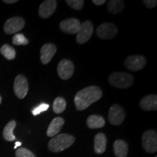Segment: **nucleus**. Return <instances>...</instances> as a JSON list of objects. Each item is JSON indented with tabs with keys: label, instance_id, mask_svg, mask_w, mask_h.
<instances>
[{
	"label": "nucleus",
	"instance_id": "obj_6",
	"mask_svg": "<svg viewBox=\"0 0 157 157\" xmlns=\"http://www.w3.org/2000/svg\"><path fill=\"white\" fill-rule=\"evenodd\" d=\"M118 29L114 24L111 23H102L97 28L96 34L101 39H111L116 36Z\"/></svg>",
	"mask_w": 157,
	"mask_h": 157
},
{
	"label": "nucleus",
	"instance_id": "obj_14",
	"mask_svg": "<svg viewBox=\"0 0 157 157\" xmlns=\"http://www.w3.org/2000/svg\"><path fill=\"white\" fill-rule=\"evenodd\" d=\"M57 51L56 46L52 43L43 45L40 50V58L43 64H48L53 58Z\"/></svg>",
	"mask_w": 157,
	"mask_h": 157
},
{
	"label": "nucleus",
	"instance_id": "obj_32",
	"mask_svg": "<svg viewBox=\"0 0 157 157\" xmlns=\"http://www.w3.org/2000/svg\"><path fill=\"white\" fill-rule=\"evenodd\" d=\"M2 103V97L1 96H0V104Z\"/></svg>",
	"mask_w": 157,
	"mask_h": 157
},
{
	"label": "nucleus",
	"instance_id": "obj_18",
	"mask_svg": "<svg viewBox=\"0 0 157 157\" xmlns=\"http://www.w3.org/2000/svg\"><path fill=\"white\" fill-rule=\"evenodd\" d=\"M128 149L127 143L122 140H117L113 143V152L117 157H126Z\"/></svg>",
	"mask_w": 157,
	"mask_h": 157
},
{
	"label": "nucleus",
	"instance_id": "obj_20",
	"mask_svg": "<svg viewBox=\"0 0 157 157\" xmlns=\"http://www.w3.org/2000/svg\"><path fill=\"white\" fill-rule=\"evenodd\" d=\"M124 8V2L121 0H111L108 2L107 9L113 15L119 14Z\"/></svg>",
	"mask_w": 157,
	"mask_h": 157
},
{
	"label": "nucleus",
	"instance_id": "obj_27",
	"mask_svg": "<svg viewBox=\"0 0 157 157\" xmlns=\"http://www.w3.org/2000/svg\"><path fill=\"white\" fill-rule=\"evenodd\" d=\"M49 107H50L49 104L42 103H41L40 105H39L38 106L35 107L34 109L31 111V112H32L33 115L34 116H37V115L40 114L42 112L46 111L47 110L49 109Z\"/></svg>",
	"mask_w": 157,
	"mask_h": 157
},
{
	"label": "nucleus",
	"instance_id": "obj_28",
	"mask_svg": "<svg viewBox=\"0 0 157 157\" xmlns=\"http://www.w3.org/2000/svg\"><path fill=\"white\" fill-rule=\"evenodd\" d=\"M143 2L146 6L147 8L148 9L154 8L157 5L156 0H143Z\"/></svg>",
	"mask_w": 157,
	"mask_h": 157
},
{
	"label": "nucleus",
	"instance_id": "obj_21",
	"mask_svg": "<svg viewBox=\"0 0 157 157\" xmlns=\"http://www.w3.org/2000/svg\"><path fill=\"white\" fill-rule=\"evenodd\" d=\"M16 126V122L14 120H12L7 124L3 130V137L6 140L13 141L15 140V135H13V130Z\"/></svg>",
	"mask_w": 157,
	"mask_h": 157
},
{
	"label": "nucleus",
	"instance_id": "obj_25",
	"mask_svg": "<svg viewBox=\"0 0 157 157\" xmlns=\"http://www.w3.org/2000/svg\"><path fill=\"white\" fill-rule=\"evenodd\" d=\"M66 2L72 9L76 10H80L83 8L84 4L83 0H67V1H66Z\"/></svg>",
	"mask_w": 157,
	"mask_h": 157
},
{
	"label": "nucleus",
	"instance_id": "obj_5",
	"mask_svg": "<svg viewBox=\"0 0 157 157\" xmlns=\"http://www.w3.org/2000/svg\"><path fill=\"white\" fill-rule=\"evenodd\" d=\"M94 32V25L90 21H86L81 24L80 29L76 34V42L82 44L87 42L93 36Z\"/></svg>",
	"mask_w": 157,
	"mask_h": 157
},
{
	"label": "nucleus",
	"instance_id": "obj_30",
	"mask_svg": "<svg viewBox=\"0 0 157 157\" xmlns=\"http://www.w3.org/2000/svg\"><path fill=\"white\" fill-rule=\"evenodd\" d=\"M4 2L7 3V4H14L17 2V0H4Z\"/></svg>",
	"mask_w": 157,
	"mask_h": 157
},
{
	"label": "nucleus",
	"instance_id": "obj_31",
	"mask_svg": "<svg viewBox=\"0 0 157 157\" xmlns=\"http://www.w3.org/2000/svg\"><path fill=\"white\" fill-rule=\"evenodd\" d=\"M21 146V142H16L15 143V146L14 147V148H17L18 146Z\"/></svg>",
	"mask_w": 157,
	"mask_h": 157
},
{
	"label": "nucleus",
	"instance_id": "obj_15",
	"mask_svg": "<svg viewBox=\"0 0 157 157\" xmlns=\"http://www.w3.org/2000/svg\"><path fill=\"white\" fill-rule=\"evenodd\" d=\"M141 109L144 111H155L157 109L156 95H149L141 98L140 101Z\"/></svg>",
	"mask_w": 157,
	"mask_h": 157
},
{
	"label": "nucleus",
	"instance_id": "obj_26",
	"mask_svg": "<svg viewBox=\"0 0 157 157\" xmlns=\"http://www.w3.org/2000/svg\"><path fill=\"white\" fill-rule=\"evenodd\" d=\"M16 157H36L31 151L25 148H18L15 152Z\"/></svg>",
	"mask_w": 157,
	"mask_h": 157
},
{
	"label": "nucleus",
	"instance_id": "obj_16",
	"mask_svg": "<svg viewBox=\"0 0 157 157\" xmlns=\"http://www.w3.org/2000/svg\"><path fill=\"white\" fill-rule=\"evenodd\" d=\"M106 136L103 133H98L94 139V151L96 154H103L106 149Z\"/></svg>",
	"mask_w": 157,
	"mask_h": 157
},
{
	"label": "nucleus",
	"instance_id": "obj_22",
	"mask_svg": "<svg viewBox=\"0 0 157 157\" xmlns=\"http://www.w3.org/2000/svg\"><path fill=\"white\" fill-rule=\"evenodd\" d=\"M66 108V101L63 98L58 97L56 98L52 105L54 112L56 113H61Z\"/></svg>",
	"mask_w": 157,
	"mask_h": 157
},
{
	"label": "nucleus",
	"instance_id": "obj_8",
	"mask_svg": "<svg viewBox=\"0 0 157 157\" xmlns=\"http://www.w3.org/2000/svg\"><path fill=\"white\" fill-rule=\"evenodd\" d=\"M146 64V59L144 56L140 55L128 56L124 60L125 67L132 71H137L143 69Z\"/></svg>",
	"mask_w": 157,
	"mask_h": 157
},
{
	"label": "nucleus",
	"instance_id": "obj_2",
	"mask_svg": "<svg viewBox=\"0 0 157 157\" xmlns=\"http://www.w3.org/2000/svg\"><path fill=\"white\" fill-rule=\"evenodd\" d=\"M75 137L68 134H60L52 137L48 143V148L50 151L58 153L63 151L74 144Z\"/></svg>",
	"mask_w": 157,
	"mask_h": 157
},
{
	"label": "nucleus",
	"instance_id": "obj_11",
	"mask_svg": "<svg viewBox=\"0 0 157 157\" xmlns=\"http://www.w3.org/2000/svg\"><path fill=\"white\" fill-rule=\"evenodd\" d=\"M58 74L60 78L63 80H67L73 76L74 71V65L73 62L70 60L64 59L58 63Z\"/></svg>",
	"mask_w": 157,
	"mask_h": 157
},
{
	"label": "nucleus",
	"instance_id": "obj_24",
	"mask_svg": "<svg viewBox=\"0 0 157 157\" xmlns=\"http://www.w3.org/2000/svg\"><path fill=\"white\" fill-rule=\"evenodd\" d=\"M29 41L22 34H16L13 38V43L15 45H27Z\"/></svg>",
	"mask_w": 157,
	"mask_h": 157
},
{
	"label": "nucleus",
	"instance_id": "obj_29",
	"mask_svg": "<svg viewBox=\"0 0 157 157\" xmlns=\"http://www.w3.org/2000/svg\"><path fill=\"white\" fill-rule=\"evenodd\" d=\"M106 2L105 0H93V3L95 5H102Z\"/></svg>",
	"mask_w": 157,
	"mask_h": 157
},
{
	"label": "nucleus",
	"instance_id": "obj_12",
	"mask_svg": "<svg viewBox=\"0 0 157 157\" xmlns=\"http://www.w3.org/2000/svg\"><path fill=\"white\" fill-rule=\"evenodd\" d=\"M80 26H81L80 21L74 17L63 20L60 23V30L64 33L69 34H77Z\"/></svg>",
	"mask_w": 157,
	"mask_h": 157
},
{
	"label": "nucleus",
	"instance_id": "obj_4",
	"mask_svg": "<svg viewBox=\"0 0 157 157\" xmlns=\"http://www.w3.org/2000/svg\"><path fill=\"white\" fill-rule=\"evenodd\" d=\"M142 145L148 153H155L157 151V135L155 130H147L142 136Z\"/></svg>",
	"mask_w": 157,
	"mask_h": 157
},
{
	"label": "nucleus",
	"instance_id": "obj_23",
	"mask_svg": "<svg viewBox=\"0 0 157 157\" xmlns=\"http://www.w3.org/2000/svg\"><path fill=\"white\" fill-rule=\"evenodd\" d=\"M0 52L7 60H13L15 58V56H16L15 49L7 44H4L0 48Z\"/></svg>",
	"mask_w": 157,
	"mask_h": 157
},
{
	"label": "nucleus",
	"instance_id": "obj_19",
	"mask_svg": "<svg viewBox=\"0 0 157 157\" xmlns=\"http://www.w3.org/2000/svg\"><path fill=\"white\" fill-rule=\"evenodd\" d=\"M105 121L103 117L99 115H91L87 118V124L90 129L102 128L104 127Z\"/></svg>",
	"mask_w": 157,
	"mask_h": 157
},
{
	"label": "nucleus",
	"instance_id": "obj_13",
	"mask_svg": "<svg viewBox=\"0 0 157 157\" xmlns=\"http://www.w3.org/2000/svg\"><path fill=\"white\" fill-rule=\"evenodd\" d=\"M57 1L56 0H46L39 6V15L42 18H48L54 13L57 7Z\"/></svg>",
	"mask_w": 157,
	"mask_h": 157
},
{
	"label": "nucleus",
	"instance_id": "obj_1",
	"mask_svg": "<svg viewBox=\"0 0 157 157\" xmlns=\"http://www.w3.org/2000/svg\"><path fill=\"white\" fill-rule=\"evenodd\" d=\"M103 93L97 86H90L78 91L74 97V104L78 111H83L91 104L99 101Z\"/></svg>",
	"mask_w": 157,
	"mask_h": 157
},
{
	"label": "nucleus",
	"instance_id": "obj_7",
	"mask_svg": "<svg viewBox=\"0 0 157 157\" xmlns=\"http://www.w3.org/2000/svg\"><path fill=\"white\" fill-rule=\"evenodd\" d=\"M126 113L124 109L119 104H115L110 108L109 111V120L113 125H120L124 120Z\"/></svg>",
	"mask_w": 157,
	"mask_h": 157
},
{
	"label": "nucleus",
	"instance_id": "obj_3",
	"mask_svg": "<svg viewBox=\"0 0 157 157\" xmlns=\"http://www.w3.org/2000/svg\"><path fill=\"white\" fill-rule=\"evenodd\" d=\"M109 83L117 88L126 89L132 85L134 78L132 75L126 72H113L109 76Z\"/></svg>",
	"mask_w": 157,
	"mask_h": 157
},
{
	"label": "nucleus",
	"instance_id": "obj_9",
	"mask_svg": "<svg viewBox=\"0 0 157 157\" xmlns=\"http://www.w3.org/2000/svg\"><path fill=\"white\" fill-rule=\"evenodd\" d=\"M29 91L28 80L25 76L20 74L15 78L14 82V92L20 99H23L26 96Z\"/></svg>",
	"mask_w": 157,
	"mask_h": 157
},
{
	"label": "nucleus",
	"instance_id": "obj_33",
	"mask_svg": "<svg viewBox=\"0 0 157 157\" xmlns=\"http://www.w3.org/2000/svg\"></svg>",
	"mask_w": 157,
	"mask_h": 157
},
{
	"label": "nucleus",
	"instance_id": "obj_10",
	"mask_svg": "<svg viewBox=\"0 0 157 157\" xmlns=\"http://www.w3.org/2000/svg\"><path fill=\"white\" fill-rule=\"evenodd\" d=\"M25 25L24 19L21 17H13L7 20L4 25V30L7 34L18 32Z\"/></svg>",
	"mask_w": 157,
	"mask_h": 157
},
{
	"label": "nucleus",
	"instance_id": "obj_17",
	"mask_svg": "<svg viewBox=\"0 0 157 157\" xmlns=\"http://www.w3.org/2000/svg\"><path fill=\"white\" fill-rule=\"evenodd\" d=\"M64 124V119L62 117H56L51 121L49 125L47 135L48 137H54L58 134Z\"/></svg>",
	"mask_w": 157,
	"mask_h": 157
}]
</instances>
